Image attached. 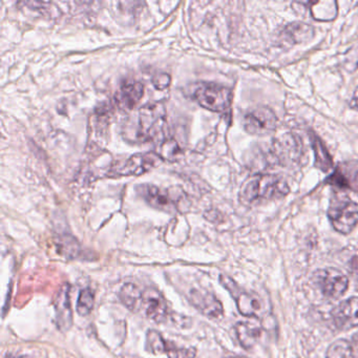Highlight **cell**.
<instances>
[{"instance_id":"52a82bcc","label":"cell","mask_w":358,"mask_h":358,"mask_svg":"<svg viewBox=\"0 0 358 358\" xmlns=\"http://www.w3.org/2000/svg\"><path fill=\"white\" fill-rule=\"evenodd\" d=\"M137 192L150 206L161 210H176L181 200V194L177 192L148 184L138 186Z\"/></svg>"},{"instance_id":"3957f363","label":"cell","mask_w":358,"mask_h":358,"mask_svg":"<svg viewBox=\"0 0 358 358\" xmlns=\"http://www.w3.org/2000/svg\"><path fill=\"white\" fill-rule=\"evenodd\" d=\"M194 99L202 108L215 113H223L231 106L230 89L217 83H201L194 93Z\"/></svg>"},{"instance_id":"83f0119b","label":"cell","mask_w":358,"mask_h":358,"mask_svg":"<svg viewBox=\"0 0 358 358\" xmlns=\"http://www.w3.org/2000/svg\"><path fill=\"white\" fill-rule=\"evenodd\" d=\"M353 351V357L358 358V331L352 336V341H350Z\"/></svg>"},{"instance_id":"d6986e66","label":"cell","mask_w":358,"mask_h":358,"mask_svg":"<svg viewBox=\"0 0 358 358\" xmlns=\"http://www.w3.org/2000/svg\"><path fill=\"white\" fill-rule=\"evenodd\" d=\"M310 141H311L312 148L314 150V157H315V165L318 169L328 173L333 167V161L330 154L327 150L326 146L322 143V140L317 136L311 134L310 135Z\"/></svg>"},{"instance_id":"9a60e30c","label":"cell","mask_w":358,"mask_h":358,"mask_svg":"<svg viewBox=\"0 0 358 358\" xmlns=\"http://www.w3.org/2000/svg\"><path fill=\"white\" fill-rule=\"evenodd\" d=\"M332 185L350 188L358 192V162H347L339 165L328 179Z\"/></svg>"},{"instance_id":"5b68a950","label":"cell","mask_w":358,"mask_h":358,"mask_svg":"<svg viewBox=\"0 0 358 358\" xmlns=\"http://www.w3.org/2000/svg\"><path fill=\"white\" fill-rule=\"evenodd\" d=\"M221 284L229 291L236 301L240 313L248 317H261L265 314V305L259 295L241 289L234 280L226 275L220 278Z\"/></svg>"},{"instance_id":"8992f818","label":"cell","mask_w":358,"mask_h":358,"mask_svg":"<svg viewBox=\"0 0 358 358\" xmlns=\"http://www.w3.org/2000/svg\"><path fill=\"white\" fill-rule=\"evenodd\" d=\"M315 282L322 294L329 299L343 296L349 287V280L345 274L335 268H327L315 272Z\"/></svg>"},{"instance_id":"5bb4252c","label":"cell","mask_w":358,"mask_h":358,"mask_svg":"<svg viewBox=\"0 0 358 358\" xmlns=\"http://www.w3.org/2000/svg\"><path fill=\"white\" fill-rule=\"evenodd\" d=\"M190 301L199 311L202 312L208 317L219 318L223 315L224 309L221 301L211 293L192 290V294H190Z\"/></svg>"},{"instance_id":"ba28073f","label":"cell","mask_w":358,"mask_h":358,"mask_svg":"<svg viewBox=\"0 0 358 358\" xmlns=\"http://www.w3.org/2000/svg\"><path fill=\"white\" fill-rule=\"evenodd\" d=\"M275 114L270 108H259L247 113L244 117V129L250 135L264 136L275 129Z\"/></svg>"},{"instance_id":"ffe728a7","label":"cell","mask_w":358,"mask_h":358,"mask_svg":"<svg viewBox=\"0 0 358 358\" xmlns=\"http://www.w3.org/2000/svg\"><path fill=\"white\" fill-rule=\"evenodd\" d=\"M142 291L136 285L129 282L121 288L119 297L125 307L131 311H139L141 307Z\"/></svg>"},{"instance_id":"d4e9b609","label":"cell","mask_w":358,"mask_h":358,"mask_svg":"<svg viewBox=\"0 0 358 358\" xmlns=\"http://www.w3.org/2000/svg\"><path fill=\"white\" fill-rule=\"evenodd\" d=\"M179 152L180 148L177 142L173 141V140H166L161 144L160 154L158 155L164 160V159L173 158V157L177 156Z\"/></svg>"},{"instance_id":"4fadbf2b","label":"cell","mask_w":358,"mask_h":358,"mask_svg":"<svg viewBox=\"0 0 358 358\" xmlns=\"http://www.w3.org/2000/svg\"><path fill=\"white\" fill-rule=\"evenodd\" d=\"M56 324L58 329L66 331L71 328L73 322L72 308H71L70 285L66 284L55 299Z\"/></svg>"},{"instance_id":"603a6c76","label":"cell","mask_w":358,"mask_h":358,"mask_svg":"<svg viewBox=\"0 0 358 358\" xmlns=\"http://www.w3.org/2000/svg\"><path fill=\"white\" fill-rule=\"evenodd\" d=\"M94 308V293L91 289H85L79 294L77 301V312L79 315L87 316L91 313Z\"/></svg>"},{"instance_id":"f546056e","label":"cell","mask_w":358,"mask_h":358,"mask_svg":"<svg viewBox=\"0 0 358 358\" xmlns=\"http://www.w3.org/2000/svg\"><path fill=\"white\" fill-rule=\"evenodd\" d=\"M238 358H244V357H238Z\"/></svg>"},{"instance_id":"f1b7e54d","label":"cell","mask_w":358,"mask_h":358,"mask_svg":"<svg viewBox=\"0 0 358 358\" xmlns=\"http://www.w3.org/2000/svg\"><path fill=\"white\" fill-rule=\"evenodd\" d=\"M350 108L358 110V87L354 92L353 97H352L351 101H350Z\"/></svg>"},{"instance_id":"7402d4cb","label":"cell","mask_w":358,"mask_h":358,"mask_svg":"<svg viewBox=\"0 0 358 358\" xmlns=\"http://www.w3.org/2000/svg\"><path fill=\"white\" fill-rule=\"evenodd\" d=\"M166 341L158 331L150 330L146 335V349L154 354L164 353Z\"/></svg>"},{"instance_id":"2e32d148","label":"cell","mask_w":358,"mask_h":358,"mask_svg":"<svg viewBox=\"0 0 358 358\" xmlns=\"http://www.w3.org/2000/svg\"><path fill=\"white\" fill-rule=\"evenodd\" d=\"M282 38L291 45L308 43L314 36V29L303 22H292L282 30Z\"/></svg>"},{"instance_id":"9c48e42d","label":"cell","mask_w":358,"mask_h":358,"mask_svg":"<svg viewBox=\"0 0 358 358\" xmlns=\"http://www.w3.org/2000/svg\"><path fill=\"white\" fill-rule=\"evenodd\" d=\"M140 310L146 317L157 322H165L169 315V305L164 296L154 288L145 289L142 293Z\"/></svg>"},{"instance_id":"484cf974","label":"cell","mask_w":358,"mask_h":358,"mask_svg":"<svg viewBox=\"0 0 358 358\" xmlns=\"http://www.w3.org/2000/svg\"><path fill=\"white\" fill-rule=\"evenodd\" d=\"M62 240L60 247L64 249V253H66L68 257H75V255H78V244H77L74 238L69 240V238H62Z\"/></svg>"},{"instance_id":"8fae6325","label":"cell","mask_w":358,"mask_h":358,"mask_svg":"<svg viewBox=\"0 0 358 358\" xmlns=\"http://www.w3.org/2000/svg\"><path fill=\"white\" fill-rule=\"evenodd\" d=\"M335 326L341 330L358 327V297H350L341 301L332 311Z\"/></svg>"},{"instance_id":"ac0fdd59","label":"cell","mask_w":358,"mask_h":358,"mask_svg":"<svg viewBox=\"0 0 358 358\" xmlns=\"http://www.w3.org/2000/svg\"><path fill=\"white\" fill-rule=\"evenodd\" d=\"M236 331L241 345L246 350L255 347L262 334L261 328L248 322H238Z\"/></svg>"},{"instance_id":"7c38bea8","label":"cell","mask_w":358,"mask_h":358,"mask_svg":"<svg viewBox=\"0 0 358 358\" xmlns=\"http://www.w3.org/2000/svg\"><path fill=\"white\" fill-rule=\"evenodd\" d=\"M143 95V85L138 81H131L121 85L115 95V102L121 110L131 112L139 103Z\"/></svg>"},{"instance_id":"7a4b0ae2","label":"cell","mask_w":358,"mask_h":358,"mask_svg":"<svg viewBox=\"0 0 358 358\" xmlns=\"http://www.w3.org/2000/svg\"><path fill=\"white\" fill-rule=\"evenodd\" d=\"M289 192L288 184L280 176L257 175L243 186L241 200L245 204H259L284 198Z\"/></svg>"},{"instance_id":"cb8c5ba5","label":"cell","mask_w":358,"mask_h":358,"mask_svg":"<svg viewBox=\"0 0 358 358\" xmlns=\"http://www.w3.org/2000/svg\"><path fill=\"white\" fill-rule=\"evenodd\" d=\"M164 353L169 355V358H194L196 349L194 348H179L173 343H167L165 345Z\"/></svg>"},{"instance_id":"30bf717a","label":"cell","mask_w":358,"mask_h":358,"mask_svg":"<svg viewBox=\"0 0 358 358\" xmlns=\"http://www.w3.org/2000/svg\"><path fill=\"white\" fill-rule=\"evenodd\" d=\"M162 161L163 159L156 152L134 155L115 171L118 176H141L158 166Z\"/></svg>"},{"instance_id":"277c9868","label":"cell","mask_w":358,"mask_h":358,"mask_svg":"<svg viewBox=\"0 0 358 358\" xmlns=\"http://www.w3.org/2000/svg\"><path fill=\"white\" fill-rule=\"evenodd\" d=\"M328 217L339 234H350L358 224V205L350 199H333L329 206Z\"/></svg>"},{"instance_id":"44dd1931","label":"cell","mask_w":358,"mask_h":358,"mask_svg":"<svg viewBox=\"0 0 358 358\" xmlns=\"http://www.w3.org/2000/svg\"><path fill=\"white\" fill-rule=\"evenodd\" d=\"M326 358H354L351 343L345 339L334 341L327 350Z\"/></svg>"},{"instance_id":"e0dca14e","label":"cell","mask_w":358,"mask_h":358,"mask_svg":"<svg viewBox=\"0 0 358 358\" xmlns=\"http://www.w3.org/2000/svg\"><path fill=\"white\" fill-rule=\"evenodd\" d=\"M301 5L308 6L312 17L317 22H331V20H335L338 13L336 1H331V0L301 3Z\"/></svg>"},{"instance_id":"6da1fadb","label":"cell","mask_w":358,"mask_h":358,"mask_svg":"<svg viewBox=\"0 0 358 358\" xmlns=\"http://www.w3.org/2000/svg\"><path fill=\"white\" fill-rule=\"evenodd\" d=\"M164 124L165 110L162 104H148L129 117L123 127V136L127 141L144 143L158 138Z\"/></svg>"},{"instance_id":"4316f807","label":"cell","mask_w":358,"mask_h":358,"mask_svg":"<svg viewBox=\"0 0 358 358\" xmlns=\"http://www.w3.org/2000/svg\"><path fill=\"white\" fill-rule=\"evenodd\" d=\"M152 83L158 90H165L171 85V76L166 73H160L152 78Z\"/></svg>"}]
</instances>
